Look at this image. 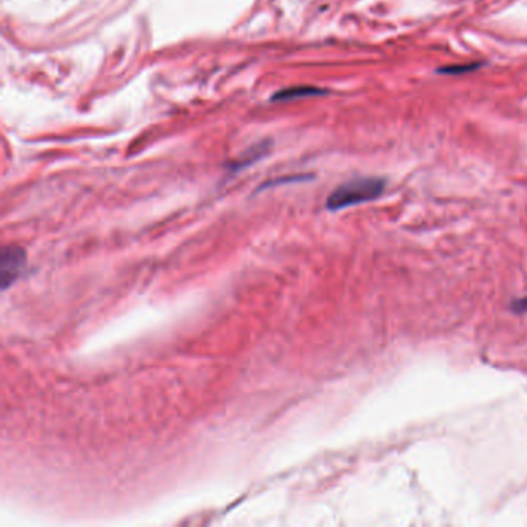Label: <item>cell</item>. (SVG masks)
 Returning a JSON list of instances; mask_svg holds the SVG:
<instances>
[{
  "instance_id": "obj_4",
  "label": "cell",
  "mask_w": 527,
  "mask_h": 527,
  "mask_svg": "<svg viewBox=\"0 0 527 527\" xmlns=\"http://www.w3.org/2000/svg\"><path fill=\"white\" fill-rule=\"evenodd\" d=\"M478 68V64H470V65H457V67H446L441 68V73H448V74H457V73H467V72H473Z\"/></svg>"
},
{
  "instance_id": "obj_5",
  "label": "cell",
  "mask_w": 527,
  "mask_h": 527,
  "mask_svg": "<svg viewBox=\"0 0 527 527\" xmlns=\"http://www.w3.org/2000/svg\"><path fill=\"white\" fill-rule=\"evenodd\" d=\"M512 311H515L518 314H524L527 313V297H523V299L513 300L512 302Z\"/></svg>"
},
{
  "instance_id": "obj_2",
  "label": "cell",
  "mask_w": 527,
  "mask_h": 527,
  "mask_svg": "<svg viewBox=\"0 0 527 527\" xmlns=\"http://www.w3.org/2000/svg\"><path fill=\"white\" fill-rule=\"evenodd\" d=\"M26 266V252L20 246L8 245L3 246L0 255V280L2 289H8L20 275L24 274Z\"/></svg>"
},
{
  "instance_id": "obj_1",
  "label": "cell",
  "mask_w": 527,
  "mask_h": 527,
  "mask_svg": "<svg viewBox=\"0 0 527 527\" xmlns=\"http://www.w3.org/2000/svg\"><path fill=\"white\" fill-rule=\"evenodd\" d=\"M385 179L368 177V178H356L351 181L341 184L331 192L327 200V209L331 212H337L346 209V207L357 206L362 203H368L382 195L385 190Z\"/></svg>"
},
{
  "instance_id": "obj_3",
  "label": "cell",
  "mask_w": 527,
  "mask_h": 527,
  "mask_svg": "<svg viewBox=\"0 0 527 527\" xmlns=\"http://www.w3.org/2000/svg\"><path fill=\"white\" fill-rule=\"evenodd\" d=\"M318 95H325V90L311 87V86H299V87L280 90V92H277L273 96V101H294L299 98H307V96H318Z\"/></svg>"
}]
</instances>
